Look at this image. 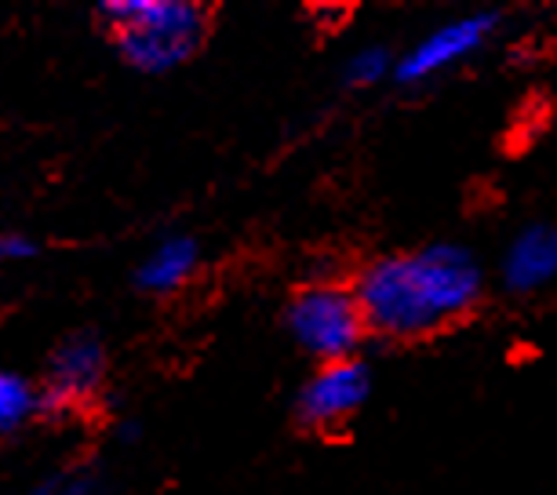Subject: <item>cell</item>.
Segmentation results:
<instances>
[{
  "mask_svg": "<svg viewBox=\"0 0 557 495\" xmlns=\"http://www.w3.org/2000/svg\"><path fill=\"white\" fill-rule=\"evenodd\" d=\"M285 324L302 350H307L318 364L350 361L361 350L368 321L357 302V292L346 284H307L288 299Z\"/></svg>",
  "mask_w": 557,
  "mask_h": 495,
  "instance_id": "obj_3",
  "label": "cell"
},
{
  "mask_svg": "<svg viewBox=\"0 0 557 495\" xmlns=\"http://www.w3.org/2000/svg\"><path fill=\"white\" fill-rule=\"evenodd\" d=\"M394 70H397V62L391 59V51L380 45H368L346 62V84H350V88H375V84H383L386 77H394Z\"/></svg>",
  "mask_w": 557,
  "mask_h": 495,
  "instance_id": "obj_9",
  "label": "cell"
},
{
  "mask_svg": "<svg viewBox=\"0 0 557 495\" xmlns=\"http://www.w3.org/2000/svg\"><path fill=\"white\" fill-rule=\"evenodd\" d=\"M37 397L18 375H0V434L15 430L23 419L34 412Z\"/></svg>",
  "mask_w": 557,
  "mask_h": 495,
  "instance_id": "obj_10",
  "label": "cell"
},
{
  "mask_svg": "<svg viewBox=\"0 0 557 495\" xmlns=\"http://www.w3.org/2000/svg\"><path fill=\"white\" fill-rule=\"evenodd\" d=\"M372 397V372L361 357L350 361H332L321 364L307 383H302L296 397V419L307 430H339L343 423L361 412Z\"/></svg>",
  "mask_w": 557,
  "mask_h": 495,
  "instance_id": "obj_4",
  "label": "cell"
},
{
  "mask_svg": "<svg viewBox=\"0 0 557 495\" xmlns=\"http://www.w3.org/2000/svg\"><path fill=\"white\" fill-rule=\"evenodd\" d=\"M557 281V230L554 226H524L510 240L503 256V288L513 295H532Z\"/></svg>",
  "mask_w": 557,
  "mask_h": 495,
  "instance_id": "obj_7",
  "label": "cell"
},
{
  "mask_svg": "<svg viewBox=\"0 0 557 495\" xmlns=\"http://www.w3.org/2000/svg\"><path fill=\"white\" fill-rule=\"evenodd\" d=\"M107 383V357L96 339H66L51 354L45 389H40L37 405L48 416H81L102 397Z\"/></svg>",
  "mask_w": 557,
  "mask_h": 495,
  "instance_id": "obj_5",
  "label": "cell"
},
{
  "mask_svg": "<svg viewBox=\"0 0 557 495\" xmlns=\"http://www.w3.org/2000/svg\"><path fill=\"white\" fill-rule=\"evenodd\" d=\"M197 267V245L194 240H168V245L157 251V256L146 262L143 270V284L153 292H164V288H175L183 284L186 277L194 273Z\"/></svg>",
  "mask_w": 557,
  "mask_h": 495,
  "instance_id": "obj_8",
  "label": "cell"
},
{
  "mask_svg": "<svg viewBox=\"0 0 557 495\" xmlns=\"http://www.w3.org/2000/svg\"><path fill=\"white\" fill-rule=\"evenodd\" d=\"M496 23H499V15L481 12V15H467V18H456V23L437 26L434 34H426L412 51H408V55L397 59L394 81L423 84L430 77H437V73L451 70L456 62L481 51V45L492 37Z\"/></svg>",
  "mask_w": 557,
  "mask_h": 495,
  "instance_id": "obj_6",
  "label": "cell"
},
{
  "mask_svg": "<svg viewBox=\"0 0 557 495\" xmlns=\"http://www.w3.org/2000/svg\"><path fill=\"white\" fill-rule=\"evenodd\" d=\"M99 29L143 73L190 62L212 34V8L194 0H113L96 8Z\"/></svg>",
  "mask_w": 557,
  "mask_h": 495,
  "instance_id": "obj_2",
  "label": "cell"
},
{
  "mask_svg": "<svg viewBox=\"0 0 557 495\" xmlns=\"http://www.w3.org/2000/svg\"><path fill=\"white\" fill-rule=\"evenodd\" d=\"M357 302L368 332L412 343L470 318L485 292V273L462 245H426L380 256L357 273Z\"/></svg>",
  "mask_w": 557,
  "mask_h": 495,
  "instance_id": "obj_1",
  "label": "cell"
}]
</instances>
